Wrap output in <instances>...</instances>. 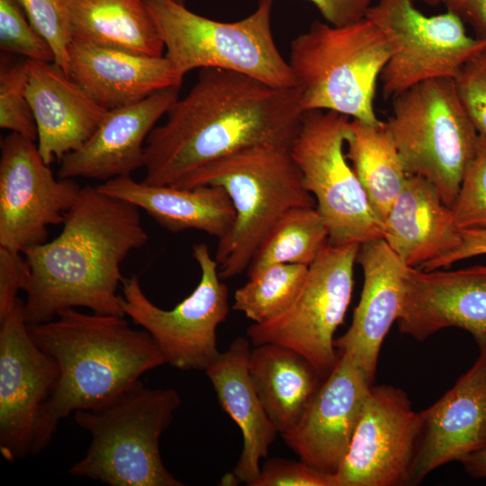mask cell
Masks as SVG:
<instances>
[{
	"mask_svg": "<svg viewBox=\"0 0 486 486\" xmlns=\"http://www.w3.org/2000/svg\"><path fill=\"white\" fill-rule=\"evenodd\" d=\"M97 188L143 210L173 232L196 230L219 240L230 232L235 220L230 196L217 185H156L124 176L107 180Z\"/></svg>",
	"mask_w": 486,
	"mask_h": 486,
	"instance_id": "cb8c5ba5",
	"label": "cell"
},
{
	"mask_svg": "<svg viewBox=\"0 0 486 486\" xmlns=\"http://www.w3.org/2000/svg\"><path fill=\"white\" fill-rule=\"evenodd\" d=\"M37 32L50 44L54 62L68 75V49L73 39L64 0H18Z\"/></svg>",
	"mask_w": 486,
	"mask_h": 486,
	"instance_id": "836d02e7",
	"label": "cell"
},
{
	"mask_svg": "<svg viewBox=\"0 0 486 486\" xmlns=\"http://www.w3.org/2000/svg\"><path fill=\"white\" fill-rule=\"evenodd\" d=\"M249 340L238 338L204 371L225 412L238 426L243 439L233 477L249 485L260 472L278 433L251 382L248 370Z\"/></svg>",
	"mask_w": 486,
	"mask_h": 486,
	"instance_id": "d4e9b609",
	"label": "cell"
},
{
	"mask_svg": "<svg viewBox=\"0 0 486 486\" xmlns=\"http://www.w3.org/2000/svg\"><path fill=\"white\" fill-rule=\"evenodd\" d=\"M124 317L68 308L50 321L28 324L34 342L59 369L41 417L35 455L47 447L61 419L102 404L166 364L151 336L132 328Z\"/></svg>",
	"mask_w": 486,
	"mask_h": 486,
	"instance_id": "3957f363",
	"label": "cell"
},
{
	"mask_svg": "<svg viewBox=\"0 0 486 486\" xmlns=\"http://www.w3.org/2000/svg\"><path fill=\"white\" fill-rule=\"evenodd\" d=\"M180 403L175 389H151L140 379L102 404L76 410L75 421L91 442L69 473L111 486H183L159 451Z\"/></svg>",
	"mask_w": 486,
	"mask_h": 486,
	"instance_id": "5b68a950",
	"label": "cell"
},
{
	"mask_svg": "<svg viewBox=\"0 0 486 486\" xmlns=\"http://www.w3.org/2000/svg\"><path fill=\"white\" fill-rule=\"evenodd\" d=\"M454 81L464 112L477 132L486 136V50L465 63Z\"/></svg>",
	"mask_w": 486,
	"mask_h": 486,
	"instance_id": "e575fe53",
	"label": "cell"
},
{
	"mask_svg": "<svg viewBox=\"0 0 486 486\" xmlns=\"http://www.w3.org/2000/svg\"><path fill=\"white\" fill-rule=\"evenodd\" d=\"M389 43L368 18L335 26L314 21L290 45L288 64L303 112L332 111L369 124Z\"/></svg>",
	"mask_w": 486,
	"mask_h": 486,
	"instance_id": "8992f818",
	"label": "cell"
},
{
	"mask_svg": "<svg viewBox=\"0 0 486 486\" xmlns=\"http://www.w3.org/2000/svg\"><path fill=\"white\" fill-rule=\"evenodd\" d=\"M419 412L400 389L371 386L336 478L338 486L410 484Z\"/></svg>",
	"mask_w": 486,
	"mask_h": 486,
	"instance_id": "9a60e30c",
	"label": "cell"
},
{
	"mask_svg": "<svg viewBox=\"0 0 486 486\" xmlns=\"http://www.w3.org/2000/svg\"><path fill=\"white\" fill-rule=\"evenodd\" d=\"M139 210L97 186L81 187L61 232L22 252L30 266L23 289L28 324L50 321L76 307L125 316L117 293L124 278L121 266L148 241Z\"/></svg>",
	"mask_w": 486,
	"mask_h": 486,
	"instance_id": "7a4b0ae2",
	"label": "cell"
},
{
	"mask_svg": "<svg viewBox=\"0 0 486 486\" xmlns=\"http://www.w3.org/2000/svg\"><path fill=\"white\" fill-rule=\"evenodd\" d=\"M303 111L295 87H276L220 68H202L145 144L142 182L174 185L214 161L261 144L292 145Z\"/></svg>",
	"mask_w": 486,
	"mask_h": 486,
	"instance_id": "6da1fadb",
	"label": "cell"
},
{
	"mask_svg": "<svg viewBox=\"0 0 486 486\" xmlns=\"http://www.w3.org/2000/svg\"><path fill=\"white\" fill-rule=\"evenodd\" d=\"M0 325V452L14 462L35 455L41 417L59 369L32 339L22 299Z\"/></svg>",
	"mask_w": 486,
	"mask_h": 486,
	"instance_id": "5bb4252c",
	"label": "cell"
},
{
	"mask_svg": "<svg viewBox=\"0 0 486 486\" xmlns=\"http://www.w3.org/2000/svg\"><path fill=\"white\" fill-rule=\"evenodd\" d=\"M461 463L470 476L476 479L486 478V447L467 456Z\"/></svg>",
	"mask_w": 486,
	"mask_h": 486,
	"instance_id": "60d3db41",
	"label": "cell"
},
{
	"mask_svg": "<svg viewBox=\"0 0 486 486\" xmlns=\"http://www.w3.org/2000/svg\"><path fill=\"white\" fill-rule=\"evenodd\" d=\"M346 144V157L383 223L409 176L385 122L351 119Z\"/></svg>",
	"mask_w": 486,
	"mask_h": 486,
	"instance_id": "83f0119b",
	"label": "cell"
},
{
	"mask_svg": "<svg viewBox=\"0 0 486 486\" xmlns=\"http://www.w3.org/2000/svg\"><path fill=\"white\" fill-rule=\"evenodd\" d=\"M68 76L107 110L179 88L184 76L165 55H141L77 38L68 49Z\"/></svg>",
	"mask_w": 486,
	"mask_h": 486,
	"instance_id": "7402d4cb",
	"label": "cell"
},
{
	"mask_svg": "<svg viewBox=\"0 0 486 486\" xmlns=\"http://www.w3.org/2000/svg\"><path fill=\"white\" fill-rule=\"evenodd\" d=\"M165 46L182 74L199 68L240 73L276 87H294L272 31L274 0H258L247 17L231 22L197 14L174 0H143Z\"/></svg>",
	"mask_w": 486,
	"mask_h": 486,
	"instance_id": "52a82bcc",
	"label": "cell"
},
{
	"mask_svg": "<svg viewBox=\"0 0 486 486\" xmlns=\"http://www.w3.org/2000/svg\"><path fill=\"white\" fill-rule=\"evenodd\" d=\"M193 256L201 270L200 281L173 309L154 304L136 275L123 278L121 306L125 316L151 336L166 364L183 371H205L220 353L216 330L230 313L229 292L208 246L194 245Z\"/></svg>",
	"mask_w": 486,
	"mask_h": 486,
	"instance_id": "7c38bea8",
	"label": "cell"
},
{
	"mask_svg": "<svg viewBox=\"0 0 486 486\" xmlns=\"http://www.w3.org/2000/svg\"><path fill=\"white\" fill-rule=\"evenodd\" d=\"M422 1L429 5L435 6V5H440V4L446 5L449 0H422Z\"/></svg>",
	"mask_w": 486,
	"mask_h": 486,
	"instance_id": "b9f144b4",
	"label": "cell"
},
{
	"mask_svg": "<svg viewBox=\"0 0 486 486\" xmlns=\"http://www.w3.org/2000/svg\"><path fill=\"white\" fill-rule=\"evenodd\" d=\"M324 20L335 26L357 22L365 17L374 0H308Z\"/></svg>",
	"mask_w": 486,
	"mask_h": 486,
	"instance_id": "74e56055",
	"label": "cell"
},
{
	"mask_svg": "<svg viewBox=\"0 0 486 486\" xmlns=\"http://www.w3.org/2000/svg\"><path fill=\"white\" fill-rule=\"evenodd\" d=\"M410 484L486 447V353L436 402L419 412Z\"/></svg>",
	"mask_w": 486,
	"mask_h": 486,
	"instance_id": "ac0fdd59",
	"label": "cell"
},
{
	"mask_svg": "<svg viewBox=\"0 0 486 486\" xmlns=\"http://www.w3.org/2000/svg\"><path fill=\"white\" fill-rule=\"evenodd\" d=\"M309 266L274 264L248 276L237 289L232 308L254 323L266 321L286 310L296 298Z\"/></svg>",
	"mask_w": 486,
	"mask_h": 486,
	"instance_id": "f546056e",
	"label": "cell"
},
{
	"mask_svg": "<svg viewBox=\"0 0 486 486\" xmlns=\"http://www.w3.org/2000/svg\"><path fill=\"white\" fill-rule=\"evenodd\" d=\"M34 142L14 132L1 140L0 247L21 253L46 242L49 226L63 224L81 189L56 178Z\"/></svg>",
	"mask_w": 486,
	"mask_h": 486,
	"instance_id": "4fadbf2b",
	"label": "cell"
},
{
	"mask_svg": "<svg viewBox=\"0 0 486 486\" xmlns=\"http://www.w3.org/2000/svg\"><path fill=\"white\" fill-rule=\"evenodd\" d=\"M174 1H176V3L181 4H184V3H185V0H174Z\"/></svg>",
	"mask_w": 486,
	"mask_h": 486,
	"instance_id": "7bdbcfd3",
	"label": "cell"
},
{
	"mask_svg": "<svg viewBox=\"0 0 486 486\" xmlns=\"http://www.w3.org/2000/svg\"><path fill=\"white\" fill-rule=\"evenodd\" d=\"M73 38L160 57L165 46L143 0H64Z\"/></svg>",
	"mask_w": 486,
	"mask_h": 486,
	"instance_id": "4316f807",
	"label": "cell"
},
{
	"mask_svg": "<svg viewBox=\"0 0 486 486\" xmlns=\"http://www.w3.org/2000/svg\"><path fill=\"white\" fill-rule=\"evenodd\" d=\"M402 264L422 269L457 248L451 208L426 179L409 175L383 221V238Z\"/></svg>",
	"mask_w": 486,
	"mask_h": 486,
	"instance_id": "603a6c76",
	"label": "cell"
},
{
	"mask_svg": "<svg viewBox=\"0 0 486 486\" xmlns=\"http://www.w3.org/2000/svg\"><path fill=\"white\" fill-rule=\"evenodd\" d=\"M0 49L26 59L54 62L50 44L31 24L18 0H0Z\"/></svg>",
	"mask_w": 486,
	"mask_h": 486,
	"instance_id": "d6a6232c",
	"label": "cell"
},
{
	"mask_svg": "<svg viewBox=\"0 0 486 486\" xmlns=\"http://www.w3.org/2000/svg\"><path fill=\"white\" fill-rule=\"evenodd\" d=\"M460 243L456 248L419 270L433 271L450 265L486 254V228L459 230Z\"/></svg>",
	"mask_w": 486,
	"mask_h": 486,
	"instance_id": "f35d334b",
	"label": "cell"
},
{
	"mask_svg": "<svg viewBox=\"0 0 486 486\" xmlns=\"http://www.w3.org/2000/svg\"><path fill=\"white\" fill-rule=\"evenodd\" d=\"M26 58L10 62L4 56L0 66V127L37 140L35 119L27 97Z\"/></svg>",
	"mask_w": 486,
	"mask_h": 486,
	"instance_id": "4dcf8cb0",
	"label": "cell"
},
{
	"mask_svg": "<svg viewBox=\"0 0 486 486\" xmlns=\"http://www.w3.org/2000/svg\"><path fill=\"white\" fill-rule=\"evenodd\" d=\"M328 241V230L316 206L286 212L269 230L248 269V277L274 264L309 266Z\"/></svg>",
	"mask_w": 486,
	"mask_h": 486,
	"instance_id": "f1b7e54d",
	"label": "cell"
},
{
	"mask_svg": "<svg viewBox=\"0 0 486 486\" xmlns=\"http://www.w3.org/2000/svg\"><path fill=\"white\" fill-rule=\"evenodd\" d=\"M248 370L266 412L281 435L297 424L323 382L303 356L276 343L255 346Z\"/></svg>",
	"mask_w": 486,
	"mask_h": 486,
	"instance_id": "484cf974",
	"label": "cell"
},
{
	"mask_svg": "<svg viewBox=\"0 0 486 486\" xmlns=\"http://www.w3.org/2000/svg\"><path fill=\"white\" fill-rule=\"evenodd\" d=\"M250 486H338L335 474L318 470L303 461L267 460Z\"/></svg>",
	"mask_w": 486,
	"mask_h": 486,
	"instance_id": "d590c367",
	"label": "cell"
},
{
	"mask_svg": "<svg viewBox=\"0 0 486 486\" xmlns=\"http://www.w3.org/2000/svg\"><path fill=\"white\" fill-rule=\"evenodd\" d=\"M359 246L328 241L309 266L304 283L291 305L275 317L248 328L251 343H276L293 349L324 381L338 361L334 334L351 302Z\"/></svg>",
	"mask_w": 486,
	"mask_h": 486,
	"instance_id": "30bf717a",
	"label": "cell"
},
{
	"mask_svg": "<svg viewBox=\"0 0 486 486\" xmlns=\"http://www.w3.org/2000/svg\"><path fill=\"white\" fill-rule=\"evenodd\" d=\"M385 123L407 173L428 181L451 208L479 135L454 78L424 81L398 94Z\"/></svg>",
	"mask_w": 486,
	"mask_h": 486,
	"instance_id": "ba28073f",
	"label": "cell"
},
{
	"mask_svg": "<svg viewBox=\"0 0 486 486\" xmlns=\"http://www.w3.org/2000/svg\"><path fill=\"white\" fill-rule=\"evenodd\" d=\"M290 148L285 144L256 145L204 166L174 184L217 185L230 196L235 220L218 240L214 256L222 280L247 271L262 240L286 212L316 206Z\"/></svg>",
	"mask_w": 486,
	"mask_h": 486,
	"instance_id": "277c9868",
	"label": "cell"
},
{
	"mask_svg": "<svg viewBox=\"0 0 486 486\" xmlns=\"http://www.w3.org/2000/svg\"><path fill=\"white\" fill-rule=\"evenodd\" d=\"M446 6L472 28L476 38L486 39V0H449Z\"/></svg>",
	"mask_w": 486,
	"mask_h": 486,
	"instance_id": "ab89813d",
	"label": "cell"
},
{
	"mask_svg": "<svg viewBox=\"0 0 486 486\" xmlns=\"http://www.w3.org/2000/svg\"><path fill=\"white\" fill-rule=\"evenodd\" d=\"M169 87L123 107L109 110L93 135L59 162V178L107 181L144 167L145 144L156 122L179 98Z\"/></svg>",
	"mask_w": 486,
	"mask_h": 486,
	"instance_id": "d6986e66",
	"label": "cell"
},
{
	"mask_svg": "<svg viewBox=\"0 0 486 486\" xmlns=\"http://www.w3.org/2000/svg\"><path fill=\"white\" fill-rule=\"evenodd\" d=\"M27 97L36 128L37 147L50 165L78 149L108 111L55 62L26 59Z\"/></svg>",
	"mask_w": 486,
	"mask_h": 486,
	"instance_id": "44dd1931",
	"label": "cell"
},
{
	"mask_svg": "<svg viewBox=\"0 0 486 486\" xmlns=\"http://www.w3.org/2000/svg\"><path fill=\"white\" fill-rule=\"evenodd\" d=\"M451 211L457 230L486 228L485 135H478L474 154L464 169Z\"/></svg>",
	"mask_w": 486,
	"mask_h": 486,
	"instance_id": "1f68e13d",
	"label": "cell"
},
{
	"mask_svg": "<svg viewBox=\"0 0 486 486\" xmlns=\"http://www.w3.org/2000/svg\"><path fill=\"white\" fill-rule=\"evenodd\" d=\"M338 356L297 424L281 435L302 461L332 474L348 450L372 386L346 356Z\"/></svg>",
	"mask_w": 486,
	"mask_h": 486,
	"instance_id": "e0dca14e",
	"label": "cell"
},
{
	"mask_svg": "<svg viewBox=\"0 0 486 486\" xmlns=\"http://www.w3.org/2000/svg\"><path fill=\"white\" fill-rule=\"evenodd\" d=\"M365 17L390 46L380 76L384 98L430 79L454 78L465 63L486 50V39L468 35L457 14L447 10L426 15L413 0H377Z\"/></svg>",
	"mask_w": 486,
	"mask_h": 486,
	"instance_id": "8fae6325",
	"label": "cell"
},
{
	"mask_svg": "<svg viewBox=\"0 0 486 486\" xmlns=\"http://www.w3.org/2000/svg\"><path fill=\"white\" fill-rule=\"evenodd\" d=\"M356 263L364 274L361 297L350 327L334 346L372 384L382 341L401 310L407 266L383 238L361 244Z\"/></svg>",
	"mask_w": 486,
	"mask_h": 486,
	"instance_id": "ffe728a7",
	"label": "cell"
},
{
	"mask_svg": "<svg viewBox=\"0 0 486 486\" xmlns=\"http://www.w3.org/2000/svg\"><path fill=\"white\" fill-rule=\"evenodd\" d=\"M397 322L401 333L418 341L443 328H462L486 353V266L453 271L407 267Z\"/></svg>",
	"mask_w": 486,
	"mask_h": 486,
	"instance_id": "2e32d148",
	"label": "cell"
},
{
	"mask_svg": "<svg viewBox=\"0 0 486 486\" xmlns=\"http://www.w3.org/2000/svg\"><path fill=\"white\" fill-rule=\"evenodd\" d=\"M29 275L30 266L23 254L0 247V322L12 311Z\"/></svg>",
	"mask_w": 486,
	"mask_h": 486,
	"instance_id": "8d00e7d4",
	"label": "cell"
},
{
	"mask_svg": "<svg viewBox=\"0 0 486 486\" xmlns=\"http://www.w3.org/2000/svg\"><path fill=\"white\" fill-rule=\"evenodd\" d=\"M350 122L332 111L304 112L290 148L333 245H361L383 238V223L344 152Z\"/></svg>",
	"mask_w": 486,
	"mask_h": 486,
	"instance_id": "9c48e42d",
	"label": "cell"
}]
</instances>
